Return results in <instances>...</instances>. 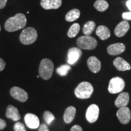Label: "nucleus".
<instances>
[{
    "label": "nucleus",
    "mask_w": 131,
    "mask_h": 131,
    "mask_svg": "<svg viewBox=\"0 0 131 131\" xmlns=\"http://www.w3.org/2000/svg\"><path fill=\"white\" fill-rule=\"evenodd\" d=\"M27 24V18L23 14H17L9 18L5 23V29L7 32H15L24 29Z\"/></svg>",
    "instance_id": "f257e3e1"
},
{
    "label": "nucleus",
    "mask_w": 131,
    "mask_h": 131,
    "mask_svg": "<svg viewBox=\"0 0 131 131\" xmlns=\"http://www.w3.org/2000/svg\"><path fill=\"white\" fill-rule=\"evenodd\" d=\"M54 70L53 62L48 58L42 59L39 67V75L45 80H48L52 77Z\"/></svg>",
    "instance_id": "f03ea898"
},
{
    "label": "nucleus",
    "mask_w": 131,
    "mask_h": 131,
    "mask_svg": "<svg viewBox=\"0 0 131 131\" xmlns=\"http://www.w3.org/2000/svg\"><path fill=\"white\" fill-rule=\"evenodd\" d=\"M94 92L92 85L89 82L83 81L80 83L75 89V95L80 99H87L91 97Z\"/></svg>",
    "instance_id": "7ed1b4c3"
},
{
    "label": "nucleus",
    "mask_w": 131,
    "mask_h": 131,
    "mask_svg": "<svg viewBox=\"0 0 131 131\" xmlns=\"http://www.w3.org/2000/svg\"><path fill=\"white\" fill-rule=\"evenodd\" d=\"M37 37V31L34 27H30L22 31L19 36V40L24 45H30L35 42Z\"/></svg>",
    "instance_id": "20e7f679"
},
{
    "label": "nucleus",
    "mask_w": 131,
    "mask_h": 131,
    "mask_svg": "<svg viewBox=\"0 0 131 131\" xmlns=\"http://www.w3.org/2000/svg\"><path fill=\"white\" fill-rule=\"evenodd\" d=\"M77 44L80 49L84 50H93L98 45L97 41L90 35L82 36L77 40Z\"/></svg>",
    "instance_id": "39448f33"
},
{
    "label": "nucleus",
    "mask_w": 131,
    "mask_h": 131,
    "mask_svg": "<svg viewBox=\"0 0 131 131\" xmlns=\"http://www.w3.org/2000/svg\"><path fill=\"white\" fill-rule=\"evenodd\" d=\"M125 87V82L120 77H114L109 81L108 91L111 94H117L124 89Z\"/></svg>",
    "instance_id": "423d86ee"
},
{
    "label": "nucleus",
    "mask_w": 131,
    "mask_h": 131,
    "mask_svg": "<svg viewBox=\"0 0 131 131\" xmlns=\"http://www.w3.org/2000/svg\"><path fill=\"white\" fill-rule=\"evenodd\" d=\"M10 93L14 99L20 102H25L28 99V94L27 92L19 87H13L10 91Z\"/></svg>",
    "instance_id": "0eeeda50"
},
{
    "label": "nucleus",
    "mask_w": 131,
    "mask_h": 131,
    "mask_svg": "<svg viewBox=\"0 0 131 131\" xmlns=\"http://www.w3.org/2000/svg\"><path fill=\"white\" fill-rule=\"evenodd\" d=\"M100 109L96 104H91L88 107L86 113V118L88 122L91 123L95 122L98 118Z\"/></svg>",
    "instance_id": "6e6552de"
},
{
    "label": "nucleus",
    "mask_w": 131,
    "mask_h": 131,
    "mask_svg": "<svg viewBox=\"0 0 131 131\" xmlns=\"http://www.w3.org/2000/svg\"><path fill=\"white\" fill-rule=\"evenodd\" d=\"M117 116L121 123L126 124L130 122L131 118L130 109L126 106L119 108L117 112Z\"/></svg>",
    "instance_id": "1a4fd4ad"
},
{
    "label": "nucleus",
    "mask_w": 131,
    "mask_h": 131,
    "mask_svg": "<svg viewBox=\"0 0 131 131\" xmlns=\"http://www.w3.org/2000/svg\"><path fill=\"white\" fill-rule=\"evenodd\" d=\"M82 55V51L80 48L72 47L68 50V63L69 64H74L77 62Z\"/></svg>",
    "instance_id": "9d476101"
},
{
    "label": "nucleus",
    "mask_w": 131,
    "mask_h": 131,
    "mask_svg": "<svg viewBox=\"0 0 131 131\" xmlns=\"http://www.w3.org/2000/svg\"><path fill=\"white\" fill-rule=\"evenodd\" d=\"M24 121L26 124L29 128L35 129L40 126V119L37 115L34 114L28 113L24 117Z\"/></svg>",
    "instance_id": "9b49d317"
},
{
    "label": "nucleus",
    "mask_w": 131,
    "mask_h": 131,
    "mask_svg": "<svg viewBox=\"0 0 131 131\" xmlns=\"http://www.w3.org/2000/svg\"><path fill=\"white\" fill-rule=\"evenodd\" d=\"M62 0H41V6L45 10L57 9L61 6Z\"/></svg>",
    "instance_id": "f8f14e48"
},
{
    "label": "nucleus",
    "mask_w": 131,
    "mask_h": 131,
    "mask_svg": "<svg viewBox=\"0 0 131 131\" xmlns=\"http://www.w3.org/2000/svg\"><path fill=\"white\" fill-rule=\"evenodd\" d=\"M125 45L123 43H115L108 46L107 51L111 55H117L122 53L125 50Z\"/></svg>",
    "instance_id": "ddd939ff"
},
{
    "label": "nucleus",
    "mask_w": 131,
    "mask_h": 131,
    "mask_svg": "<svg viewBox=\"0 0 131 131\" xmlns=\"http://www.w3.org/2000/svg\"><path fill=\"white\" fill-rule=\"evenodd\" d=\"M87 64L90 70L93 73H97L101 69V64L100 60L95 57H91L87 61Z\"/></svg>",
    "instance_id": "4468645a"
},
{
    "label": "nucleus",
    "mask_w": 131,
    "mask_h": 131,
    "mask_svg": "<svg viewBox=\"0 0 131 131\" xmlns=\"http://www.w3.org/2000/svg\"><path fill=\"white\" fill-rule=\"evenodd\" d=\"M129 27H130L129 24L127 21H122L115 29V35L118 37H123L129 30Z\"/></svg>",
    "instance_id": "2eb2a0df"
},
{
    "label": "nucleus",
    "mask_w": 131,
    "mask_h": 131,
    "mask_svg": "<svg viewBox=\"0 0 131 131\" xmlns=\"http://www.w3.org/2000/svg\"><path fill=\"white\" fill-rule=\"evenodd\" d=\"M113 64L117 69L119 71H126L131 69L130 65L122 57H118L115 59Z\"/></svg>",
    "instance_id": "dca6fc26"
},
{
    "label": "nucleus",
    "mask_w": 131,
    "mask_h": 131,
    "mask_svg": "<svg viewBox=\"0 0 131 131\" xmlns=\"http://www.w3.org/2000/svg\"><path fill=\"white\" fill-rule=\"evenodd\" d=\"M6 115L8 118L12 119L15 122H17L21 119V115L19 113L18 109L12 105L7 106Z\"/></svg>",
    "instance_id": "f3484780"
},
{
    "label": "nucleus",
    "mask_w": 131,
    "mask_h": 131,
    "mask_svg": "<svg viewBox=\"0 0 131 131\" xmlns=\"http://www.w3.org/2000/svg\"><path fill=\"white\" fill-rule=\"evenodd\" d=\"M129 101V95L127 92H122L119 94L115 101V104L117 107H126Z\"/></svg>",
    "instance_id": "a211bd4d"
},
{
    "label": "nucleus",
    "mask_w": 131,
    "mask_h": 131,
    "mask_svg": "<svg viewBox=\"0 0 131 131\" xmlns=\"http://www.w3.org/2000/svg\"><path fill=\"white\" fill-rule=\"evenodd\" d=\"M76 114V109L73 106H69L66 109L63 118L66 123H70L74 119Z\"/></svg>",
    "instance_id": "6ab92c4d"
},
{
    "label": "nucleus",
    "mask_w": 131,
    "mask_h": 131,
    "mask_svg": "<svg viewBox=\"0 0 131 131\" xmlns=\"http://www.w3.org/2000/svg\"><path fill=\"white\" fill-rule=\"evenodd\" d=\"M96 35L101 40H105L111 36V32L107 27L104 26H100L96 30Z\"/></svg>",
    "instance_id": "aec40b11"
},
{
    "label": "nucleus",
    "mask_w": 131,
    "mask_h": 131,
    "mask_svg": "<svg viewBox=\"0 0 131 131\" xmlns=\"http://www.w3.org/2000/svg\"><path fill=\"white\" fill-rule=\"evenodd\" d=\"M80 11L77 9H73L70 10L66 15V20L68 22H73L79 18Z\"/></svg>",
    "instance_id": "412c9836"
},
{
    "label": "nucleus",
    "mask_w": 131,
    "mask_h": 131,
    "mask_svg": "<svg viewBox=\"0 0 131 131\" xmlns=\"http://www.w3.org/2000/svg\"><path fill=\"white\" fill-rule=\"evenodd\" d=\"M96 24L95 22L92 21H89L87 22L84 24L83 28V32L85 34V35H89L94 32V29H95Z\"/></svg>",
    "instance_id": "4be33fe9"
},
{
    "label": "nucleus",
    "mask_w": 131,
    "mask_h": 131,
    "mask_svg": "<svg viewBox=\"0 0 131 131\" xmlns=\"http://www.w3.org/2000/svg\"><path fill=\"white\" fill-rule=\"evenodd\" d=\"M94 7L100 12H104L109 7V4L105 0H97L94 4Z\"/></svg>",
    "instance_id": "5701e85b"
},
{
    "label": "nucleus",
    "mask_w": 131,
    "mask_h": 131,
    "mask_svg": "<svg viewBox=\"0 0 131 131\" xmlns=\"http://www.w3.org/2000/svg\"><path fill=\"white\" fill-rule=\"evenodd\" d=\"M80 30V26L78 23L73 24L70 27L68 32V36L69 38H73L78 35Z\"/></svg>",
    "instance_id": "b1692460"
},
{
    "label": "nucleus",
    "mask_w": 131,
    "mask_h": 131,
    "mask_svg": "<svg viewBox=\"0 0 131 131\" xmlns=\"http://www.w3.org/2000/svg\"><path fill=\"white\" fill-rule=\"evenodd\" d=\"M71 69V68L69 65L64 64L61 65L59 68L57 69V72L58 75L61 77H64L68 75L69 71Z\"/></svg>",
    "instance_id": "393cba45"
},
{
    "label": "nucleus",
    "mask_w": 131,
    "mask_h": 131,
    "mask_svg": "<svg viewBox=\"0 0 131 131\" xmlns=\"http://www.w3.org/2000/svg\"><path fill=\"white\" fill-rule=\"evenodd\" d=\"M43 117L46 123L48 125H50L52 123V122H53V121L55 119V116L53 115V114L51 112L48 111H45L43 114Z\"/></svg>",
    "instance_id": "a878e982"
},
{
    "label": "nucleus",
    "mask_w": 131,
    "mask_h": 131,
    "mask_svg": "<svg viewBox=\"0 0 131 131\" xmlns=\"http://www.w3.org/2000/svg\"><path fill=\"white\" fill-rule=\"evenodd\" d=\"M14 129L15 131H27L24 124L21 122H16L14 124Z\"/></svg>",
    "instance_id": "bb28decb"
},
{
    "label": "nucleus",
    "mask_w": 131,
    "mask_h": 131,
    "mask_svg": "<svg viewBox=\"0 0 131 131\" xmlns=\"http://www.w3.org/2000/svg\"><path fill=\"white\" fill-rule=\"evenodd\" d=\"M122 18L124 20H131V12H124L122 14Z\"/></svg>",
    "instance_id": "cd10ccee"
},
{
    "label": "nucleus",
    "mask_w": 131,
    "mask_h": 131,
    "mask_svg": "<svg viewBox=\"0 0 131 131\" xmlns=\"http://www.w3.org/2000/svg\"><path fill=\"white\" fill-rule=\"evenodd\" d=\"M38 131H49V129L46 124H42L39 126Z\"/></svg>",
    "instance_id": "c85d7f7f"
},
{
    "label": "nucleus",
    "mask_w": 131,
    "mask_h": 131,
    "mask_svg": "<svg viewBox=\"0 0 131 131\" xmlns=\"http://www.w3.org/2000/svg\"><path fill=\"white\" fill-rule=\"evenodd\" d=\"M70 131H83V129L79 125H74L72 127Z\"/></svg>",
    "instance_id": "c756f323"
},
{
    "label": "nucleus",
    "mask_w": 131,
    "mask_h": 131,
    "mask_svg": "<svg viewBox=\"0 0 131 131\" xmlns=\"http://www.w3.org/2000/svg\"><path fill=\"white\" fill-rule=\"evenodd\" d=\"M6 125H7V124H6V123L4 119L0 118V130L6 128Z\"/></svg>",
    "instance_id": "7c9ffc66"
},
{
    "label": "nucleus",
    "mask_w": 131,
    "mask_h": 131,
    "mask_svg": "<svg viewBox=\"0 0 131 131\" xmlns=\"http://www.w3.org/2000/svg\"><path fill=\"white\" fill-rule=\"evenodd\" d=\"M6 67V63L2 58H0V72L4 69Z\"/></svg>",
    "instance_id": "2f4dec72"
},
{
    "label": "nucleus",
    "mask_w": 131,
    "mask_h": 131,
    "mask_svg": "<svg viewBox=\"0 0 131 131\" xmlns=\"http://www.w3.org/2000/svg\"><path fill=\"white\" fill-rule=\"evenodd\" d=\"M7 2V0H0V9H2L5 7Z\"/></svg>",
    "instance_id": "473e14b6"
},
{
    "label": "nucleus",
    "mask_w": 131,
    "mask_h": 131,
    "mask_svg": "<svg viewBox=\"0 0 131 131\" xmlns=\"http://www.w3.org/2000/svg\"><path fill=\"white\" fill-rule=\"evenodd\" d=\"M127 7L128 8V9L131 12V0H127L126 3Z\"/></svg>",
    "instance_id": "72a5a7b5"
},
{
    "label": "nucleus",
    "mask_w": 131,
    "mask_h": 131,
    "mask_svg": "<svg viewBox=\"0 0 131 131\" xmlns=\"http://www.w3.org/2000/svg\"><path fill=\"white\" fill-rule=\"evenodd\" d=\"M0 31H1V26H0Z\"/></svg>",
    "instance_id": "f704fd0d"
}]
</instances>
